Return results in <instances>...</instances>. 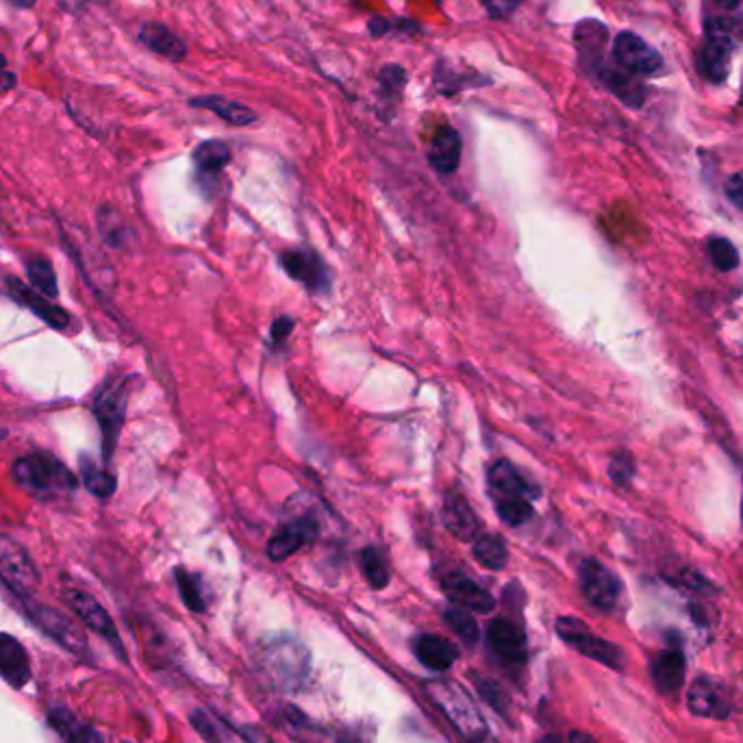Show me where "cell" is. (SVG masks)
Instances as JSON below:
<instances>
[{"mask_svg":"<svg viewBox=\"0 0 743 743\" xmlns=\"http://www.w3.org/2000/svg\"><path fill=\"white\" fill-rule=\"evenodd\" d=\"M442 522L446 531L459 541H474L478 537V531H481V522H478L474 509L461 491H448L444 496Z\"/></svg>","mask_w":743,"mask_h":743,"instance_id":"18","label":"cell"},{"mask_svg":"<svg viewBox=\"0 0 743 743\" xmlns=\"http://www.w3.org/2000/svg\"><path fill=\"white\" fill-rule=\"evenodd\" d=\"M190 105L198 107V109L213 111L218 118L233 124V127H248V124H253L257 120V113L253 109L242 105V103H235V100L222 98V96H213V94L211 96H198V98L190 100Z\"/></svg>","mask_w":743,"mask_h":743,"instance_id":"25","label":"cell"},{"mask_svg":"<svg viewBox=\"0 0 743 743\" xmlns=\"http://www.w3.org/2000/svg\"><path fill=\"white\" fill-rule=\"evenodd\" d=\"M0 581L20 596H29L40 583V572L29 552L7 535H0Z\"/></svg>","mask_w":743,"mask_h":743,"instance_id":"6","label":"cell"},{"mask_svg":"<svg viewBox=\"0 0 743 743\" xmlns=\"http://www.w3.org/2000/svg\"><path fill=\"white\" fill-rule=\"evenodd\" d=\"M127 396H129L127 385H124V381H116L107 383L100 389L94 400V413L100 424V433H103L107 459L111 457L113 446H116V437L124 420V409H127Z\"/></svg>","mask_w":743,"mask_h":743,"instance_id":"8","label":"cell"},{"mask_svg":"<svg viewBox=\"0 0 743 743\" xmlns=\"http://www.w3.org/2000/svg\"><path fill=\"white\" fill-rule=\"evenodd\" d=\"M489 648L494 650L500 659L509 663H524L526 659V633L520 624H515L509 617H496L487 628Z\"/></svg>","mask_w":743,"mask_h":743,"instance_id":"17","label":"cell"},{"mask_svg":"<svg viewBox=\"0 0 743 743\" xmlns=\"http://www.w3.org/2000/svg\"><path fill=\"white\" fill-rule=\"evenodd\" d=\"M487 489L494 505L509 502H533L541 496V489L531 478H526L513 463L500 459L487 470Z\"/></svg>","mask_w":743,"mask_h":743,"instance_id":"5","label":"cell"},{"mask_svg":"<svg viewBox=\"0 0 743 743\" xmlns=\"http://www.w3.org/2000/svg\"><path fill=\"white\" fill-rule=\"evenodd\" d=\"M0 676L11 687L22 689L31 680V661L16 637L0 633Z\"/></svg>","mask_w":743,"mask_h":743,"instance_id":"20","label":"cell"},{"mask_svg":"<svg viewBox=\"0 0 743 743\" xmlns=\"http://www.w3.org/2000/svg\"><path fill=\"white\" fill-rule=\"evenodd\" d=\"M242 735H244V739L248 743H274L266 733H263V730H259L255 726H244L242 728Z\"/></svg>","mask_w":743,"mask_h":743,"instance_id":"42","label":"cell"},{"mask_svg":"<svg viewBox=\"0 0 743 743\" xmlns=\"http://www.w3.org/2000/svg\"><path fill=\"white\" fill-rule=\"evenodd\" d=\"M570 741H572V743H598L594 737L587 735V733H583V730H574V733L570 735Z\"/></svg>","mask_w":743,"mask_h":743,"instance_id":"43","label":"cell"},{"mask_svg":"<svg viewBox=\"0 0 743 743\" xmlns=\"http://www.w3.org/2000/svg\"><path fill=\"white\" fill-rule=\"evenodd\" d=\"M176 585H179L181 598H183L187 609L194 611V613H203L207 609L205 594H203V583H200V576L179 568V570H176Z\"/></svg>","mask_w":743,"mask_h":743,"instance_id":"32","label":"cell"},{"mask_svg":"<svg viewBox=\"0 0 743 743\" xmlns=\"http://www.w3.org/2000/svg\"><path fill=\"white\" fill-rule=\"evenodd\" d=\"M16 87V74L9 70L7 59L0 55V96L11 92Z\"/></svg>","mask_w":743,"mask_h":743,"instance_id":"41","label":"cell"},{"mask_svg":"<svg viewBox=\"0 0 743 743\" xmlns=\"http://www.w3.org/2000/svg\"><path fill=\"white\" fill-rule=\"evenodd\" d=\"M461 153H463V140L457 129L442 127L428 146V163L433 170L439 174H455L461 166Z\"/></svg>","mask_w":743,"mask_h":743,"instance_id":"21","label":"cell"},{"mask_svg":"<svg viewBox=\"0 0 743 743\" xmlns=\"http://www.w3.org/2000/svg\"><path fill=\"white\" fill-rule=\"evenodd\" d=\"M442 587L446 591V596L457 604V607L465 611H474V613H489L494 611L496 600L489 594L487 589H483L478 583H474L470 576H465L461 572H450L442 578Z\"/></svg>","mask_w":743,"mask_h":743,"instance_id":"16","label":"cell"},{"mask_svg":"<svg viewBox=\"0 0 743 743\" xmlns=\"http://www.w3.org/2000/svg\"><path fill=\"white\" fill-rule=\"evenodd\" d=\"M581 578V589L591 607L600 611H613L617 600L622 594V583L607 565H602L596 559H585L578 570Z\"/></svg>","mask_w":743,"mask_h":743,"instance_id":"9","label":"cell"},{"mask_svg":"<svg viewBox=\"0 0 743 743\" xmlns=\"http://www.w3.org/2000/svg\"><path fill=\"white\" fill-rule=\"evenodd\" d=\"M7 437V431H5V428L3 426H0V442H3V439Z\"/></svg>","mask_w":743,"mask_h":743,"instance_id":"47","label":"cell"},{"mask_svg":"<svg viewBox=\"0 0 743 743\" xmlns=\"http://www.w3.org/2000/svg\"><path fill=\"white\" fill-rule=\"evenodd\" d=\"M557 633L565 644L572 646L585 657L594 659L602 665L611 667V670H622L624 667V652L620 646L611 644V641L594 635L585 626V622L576 620V617H559L557 620Z\"/></svg>","mask_w":743,"mask_h":743,"instance_id":"4","label":"cell"},{"mask_svg":"<svg viewBox=\"0 0 743 743\" xmlns=\"http://www.w3.org/2000/svg\"><path fill=\"white\" fill-rule=\"evenodd\" d=\"M140 40L146 48L153 50V53L170 61H181L187 55V44L172 29H168L166 24L146 22L140 29Z\"/></svg>","mask_w":743,"mask_h":743,"instance_id":"23","label":"cell"},{"mask_svg":"<svg viewBox=\"0 0 743 743\" xmlns=\"http://www.w3.org/2000/svg\"><path fill=\"white\" fill-rule=\"evenodd\" d=\"M48 720L53 724L61 735L66 737L68 743H105L103 735L98 733L96 728L79 724L77 717H74L66 709H55L48 713Z\"/></svg>","mask_w":743,"mask_h":743,"instance_id":"27","label":"cell"},{"mask_svg":"<svg viewBox=\"0 0 743 743\" xmlns=\"http://www.w3.org/2000/svg\"><path fill=\"white\" fill-rule=\"evenodd\" d=\"M537 743H563L559 737H552V735H548V737H544V739H539Z\"/></svg>","mask_w":743,"mask_h":743,"instance_id":"46","label":"cell"},{"mask_svg":"<svg viewBox=\"0 0 743 743\" xmlns=\"http://www.w3.org/2000/svg\"><path fill=\"white\" fill-rule=\"evenodd\" d=\"M292 331H294V320L287 316L279 318V320H274L270 326V339L274 344H283L285 339L292 335Z\"/></svg>","mask_w":743,"mask_h":743,"instance_id":"39","label":"cell"},{"mask_svg":"<svg viewBox=\"0 0 743 743\" xmlns=\"http://www.w3.org/2000/svg\"><path fill=\"white\" fill-rule=\"evenodd\" d=\"M472 680H474V687L478 689V694H481V698H483L487 704H491V707H494L500 715H505L507 709H509V698H507L505 691H502V689L494 683V680L485 678L483 674H474Z\"/></svg>","mask_w":743,"mask_h":743,"instance_id":"35","label":"cell"},{"mask_svg":"<svg viewBox=\"0 0 743 743\" xmlns=\"http://www.w3.org/2000/svg\"><path fill=\"white\" fill-rule=\"evenodd\" d=\"M7 3H11L14 7H20V9H29L35 5V0H7Z\"/></svg>","mask_w":743,"mask_h":743,"instance_id":"45","label":"cell"},{"mask_svg":"<svg viewBox=\"0 0 743 743\" xmlns=\"http://www.w3.org/2000/svg\"><path fill=\"white\" fill-rule=\"evenodd\" d=\"M320 533V524L311 513L298 515V518L283 524L274 537L268 541V557L272 561H285L298 552L302 546L311 544Z\"/></svg>","mask_w":743,"mask_h":743,"instance_id":"12","label":"cell"},{"mask_svg":"<svg viewBox=\"0 0 743 743\" xmlns=\"http://www.w3.org/2000/svg\"><path fill=\"white\" fill-rule=\"evenodd\" d=\"M709 259L720 272L735 270L739 266L737 248L724 237H713L709 242Z\"/></svg>","mask_w":743,"mask_h":743,"instance_id":"34","label":"cell"},{"mask_svg":"<svg viewBox=\"0 0 743 743\" xmlns=\"http://www.w3.org/2000/svg\"><path fill=\"white\" fill-rule=\"evenodd\" d=\"M687 707L696 717H707V720H726L733 713L726 689L707 676L696 678L689 687Z\"/></svg>","mask_w":743,"mask_h":743,"instance_id":"13","label":"cell"},{"mask_svg":"<svg viewBox=\"0 0 743 743\" xmlns=\"http://www.w3.org/2000/svg\"><path fill=\"white\" fill-rule=\"evenodd\" d=\"M361 572L365 576V581L370 583L372 589H385L389 585V565H387V559L385 554L376 548V546H368L361 550Z\"/></svg>","mask_w":743,"mask_h":743,"instance_id":"30","label":"cell"},{"mask_svg":"<svg viewBox=\"0 0 743 743\" xmlns=\"http://www.w3.org/2000/svg\"><path fill=\"white\" fill-rule=\"evenodd\" d=\"M257 665L272 687L289 694L305 685L311 670V654L294 637H276L263 644L257 654Z\"/></svg>","mask_w":743,"mask_h":743,"instance_id":"1","label":"cell"},{"mask_svg":"<svg viewBox=\"0 0 743 743\" xmlns=\"http://www.w3.org/2000/svg\"><path fill=\"white\" fill-rule=\"evenodd\" d=\"M522 3L524 0H481V5L485 7L487 14L496 20H505L513 16Z\"/></svg>","mask_w":743,"mask_h":743,"instance_id":"38","label":"cell"},{"mask_svg":"<svg viewBox=\"0 0 743 743\" xmlns=\"http://www.w3.org/2000/svg\"><path fill=\"white\" fill-rule=\"evenodd\" d=\"M730 53H733V33H730L728 24L713 20L709 22L707 44H704L700 66L707 79L713 83L726 81L730 72Z\"/></svg>","mask_w":743,"mask_h":743,"instance_id":"11","label":"cell"},{"mask_svg":"<svg viewBox=\"0 0 743 743\" xmlns=\"http://www.w3.org/2000/svg\"><path fill=\"white\" fill-rule=\"evenodd\" d=\"M613 57L615 64L624 72L641 74V77H650V74H657L663 68V57L659 55V50L631 31L615 37Z\"/></svg>","mask_w":743,"mask_h":743,"instance_id":"10","label":"cell"},{"mask_svg":"<svg viewBox=\"0 0 743 743\" xmlns=\"http://www.w3.org/2000/svg\"><path fill=\"white\" fill-rule=\"evenodd\" d=\"M415 654H418V659L426 667H431V670L446 672L448 667L455 665L459 650L455 644H450V641L444 637L422 635L415 639Z\"/></svg>","mask_w":743,"mask_h":743,"instance_id":"24","label":"cell"},{"mask_svg":"<svg viewBox=\"0 0 743 743\" xmlns=\"http://www.w3.org/2000/svg\"><path fill=\"white\" fill-rule=\"evenodd\" d=\"M715 3L724 9H737L743 0H715Z\"/></svg>","mask_w":743,"mask_h":743,"instance_id":"44","label":"cell"},{"mask_svg":"<svg viewBox=\"0 0 743 743\" xmlns=\"http://www.w3.org/2000/svg\"><path fill=\"white\" fill-rule=\"evenodd\" d=\"M64 598L68 602V607L74 613H77L81 620L92 628L94 633H98L100 637H105L113 648H116L120 654H124L122 644H120V635L116 631V624H113L109 613L103 607H100L94 596H90L87 591H81V589H66Z\"/></svg>","mask_w":743,"mask_h":743,"instance_id":"14","label":"cell"},{"mask_svg":"<svg viewBox=\"0 0 743 743\" xmlns=\"http://www.w3.org/2000/svg\"><path fill=\"white\" fill-rule=\"evenodd\" d=\"M652 680L661 694L670 696L683 687L687 663L680 650H663L657 659L652 661Z\"/></svg>","mask_w":743,"mask_h":743,"instance_id":"22","label":"cell"},{"mask_svg":"<svg viewBox=\"0 0 743 743\" xmlns=\"http://www.w3.org/2000/svg\"><path fill=\"white\" fill-rule=\"evenodd\" d=\"M231 161V148L224 142L209 140L194 150V166L200 176H216Z\"/></svg>","mask_w":743,"mask_h":743,"instance_id":"28","label":"cell"},{"mask_svg":"<svg viewBox=\"0 0 743 743\" xmlns=\"http://www.w3.org/2000/svg\"><path fill=\"white\" fill-rule=\"evenodd\" d=\"M27 274L35 292H40L46 298H57V276L50 263L42 257H33L27 261Z\"/></svg>","mask_w":743,"mask_h":743,"instance_id":"31","label":"cell"},{"mask_svg":"<svg viewBox=\"0 0 743 743\" xmlns=\"http://www.w3.org/2000/svg\"><path fill=\"white\" fill-rule=\"evenodd\" d=\"M7 292H9L11 298L18 302V305L33 311L37 318L44 320L48 326H53V329H66V326H68L70 316L64 309L53 305L50 298L42 296L40 292H35V289L27 287L22 281L7 279Z\"/></svg>","mask_w":743,"mask_h":743,"instance_id":"19","label":"cell"},{"mask_svg":"<svg viewBox=\"0 0 743 743\" xmlns=\"http://www.w3.org/2000/svg\"><path fill=\"white\" fill-rule=\"evenodd\" d=\"M444 620L463 641H468V644H474V641H478V635H481V633H478V624H476L474 617L470 615V611H465L461 607L446 609Z\"/></svg>","mask_w":743,"mask_h":743,"instance_id":"33","label":"cell"},{"mask_svg":"<svg viewBox=\"0 0 743 743\" xmlns=\"http://www.w3.org/2000/svg\"><path fill=\"white\" fill-rule=\"evenodd\" d=\"M424 691L428 700L448 717V722L459 730L463 739H468L470 743H498L487 733V724L481 711H478L470 694H465L463 687L452 683V680L437 678L424 683Z\"/></svg>","mask_w":743,"mask_h":743,"instance_id":"2","label":"cell"},{"mask_svg":"<svg viewBox=\"0 0 743 743\" xmlns=\"http://www.w3.org/2000/svg\"><path fill=\"white\" fill-rule=\"evenodd\" d=\"M281 266L289 279H294L313 294H324L331 289L333 274L324 259L311 248L285 250L281 255Z\"/></svg>","mask_w":743,"mask_h":743,"instance_id":"7","label":"cell"},{"mask_svg":"<svg viewBox=\"0 0 743 743\" xmlns=\"http://www.w3.org/2000/svg\"><path fill=\"white\" fill-rule=\"evenodd\" d=\"M81 481L90 494L98 498H109L116 491V476L105 465L96 463L92 457H81Z\"/></svg>","mask_w":743,"mask_h":743,"instance_id":"29","label":"cell"},{"mask_svg":"<svg viewBox=\"0 0 743 743\" xmlns=\"http://www.w3.org/2000/svg\"><path fill=\"white\" fill-rule=\"evenodd\" d=\"M31 617L37 622V626H42L50 637L57 639L59 644L66 646L70 652L79 654V657H83L87 652V639L83 631L77 624H72L70 617H66L64 613L50 607H42V604H35L31 609Z\"/></svg>","mask_w":743,"mask_h":743,"instance_id":"15","label":"cell"},{"mask_svg":"<svg viewBox=\"0 0 743 743\" xmlns=\"http://www.w3.org/2000/svg\"><path fill=\"white\" fill-rule=\"evenodd\" d=\"M472 557L485 570H502L509 561V550L500 535H478L472 544Z\"/></svg>","mask_w":743,"mask_h":743,"instance_id":"26","label":"cell"},{"mask_svg":"<svg viewBox=\"0 0 743 743\" xmlns=\"http://www.w3.org/2000/svg\"><path fill=\"white\" fill-rule=\"evenodd\" d=\"M726 194L730 198V203L743 211V170L730 176L726 183Z\"/></svg>","mask_w":743,"mask_h":743,"instance_id":"40","label":"cell"},{"mask_svg":"<svg viewBox=\"0 0 743 743\" xmlns=\"http://www.w3.org/2000/svg\"><path fill=\"white\" fill-rule=\"evenodd\" d=\"M14 478L22 489L40 498L64 496L77 487L72 472L48 452H33V455L20 457L14 463Z\"/></svg>","mask_w":743,"mask_h":743,"instance_id":"3","label":"cell"},{"mask_svg":"<svg viewBox=\"0 0 743 743\" xmlns=\"http://www.w3.org/2000/svg\"><path fill=\"white\" fill-rule=\"evenodd\" d=\"M190 720H192L194 728L198 730V735L203 737L205 741H209V743H224L222 728H220V724L216 722V717H211V715H209L207 711H203V709H196V711L192 713Z\"/></svg>","mask_w":743,"mask_h":743,"instance_id":"36","label":"cell"},{"mask_svg":"<svg viewBox=\"0 0 743 743\" xmlns=\"http://www.w3.org/2000/svg\"><path fill=\"white\" fill-rule=\"evenodd\" d=\"M609 474L613 478V483L617 485H628L631 483V478L635 474V463L633 459L624 455V452H620V455H615L609 463Z\"/></svg>","mask_w":743,"mask_h":743,"instance_id":"37","label":"cell"}]
</instances>
